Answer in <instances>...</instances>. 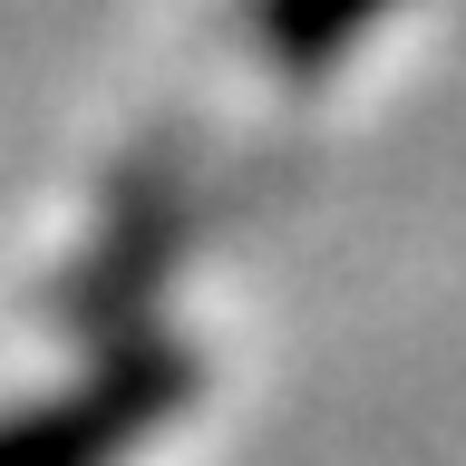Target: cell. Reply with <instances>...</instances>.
<instances>
[{
  "mask_svg": "<svg viewBox=\"0 0 466 466\" xmlns=\"http://www.w3.org/2000/svg\"><path fill=\"white\" fill-rule=\"evenodd\" d=\"M146 389H87V399L49 408V418H29V428L0 437V466H107V447L146 418Z\"/></svg>",
  "mask_w": 466,
  "mask_h": 466,
  "instance_id": "1",
  "label": "cell"
}]
</instances>
